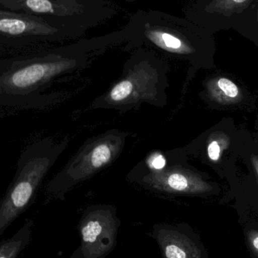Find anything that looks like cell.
Masks as SVG:
<instances>
[{
	"instance_id": "cell-11",
	"label": "cell",
	"mask_w": 258,
	"mask_h": 258,
	"mask_svg": "<svg viewBox=\"0 0 258 258\" xmlns=\"http://www.w3.org/2000/svg\"><path fill=\"white\" fill-rule=\"evenodd\" d=\"M148 235L156 241L162 258H209L201 236L186 223L156 224Z\"/></svg>"
},
{
	"instance_id": "cell-5",
	"label": "cell",
	"mask_w": 258,
	"mask_h": 258,
	"mask_svg": "<svg viewBox=\"0 0 258 258\" xmlns=\"http://www.w3.org/2000/svg\"><path fill=\"white\" fill-rule=\"evenodd\" d=\"M86 33L36 15L0 11V55L43 49L41 45L83 37Z\"/></svg>"
},
{
	"instance_id": "cell-13",
	"label": "cell",
	"mask_w": 258,
	"mask_h": 258,
	"mask_svg": "<svg viewBox=\"0 0 258 258\" xmlns=\"http://www.w3.org/2000/svg\"><path fill=\"white\" fill-rule=\"evenodd\" d=\"M33 220L28 219L11 237L0 242V258H18L31 240Z\"/></svg>"
},
{
	"instance_id": "cell-12",
	"label": "cell",
	"mask_w": 258,
	"mask_h": 258,
	"mask_svg": "<svg viewBox=\"0 0 258 258\" xmlns=\"http://www.w3.org/2000/svg\"><path fill=\"white\" fill-rule=\"evenodd\" d=\"M209 98L221 105H234L243 99L242 89L230 79L215 77L206 83Z\"/></svg>"
},
{
	"instance_id": "cell-7",
	"label": "cell",
	"mask_w": 258,
	"mask_h": 258,
	"mask_svg": "<svg viewBox=\"0 0 258 258\" xmlns=\"http://www.w3.org/2000/svg\"><path fill=\"white\" fill-rule=\"evenodd\" d=\"M125 135L116 130L88 141L64 168L48 182L46 192L49 197L64 200L67 192L77 183L86 180L107 165L120 153Z\"/></svg>"
},
{
	"instance_id": "cell-8",
	"label": "cell",
	"mask_w": 258,
	"mask_h": 258,
	"mask_svg": "<svg viewBox=\"0 0 258 258\" xmlns=\"http://www.w3.org/2000/svg\"><path fill=\"white\" fill-rule=\"evenodd\" d=\"M120 226L121 221L114 206H89L77 226L80 245L69 258H107L117 245Z\"/></svg>"
},
{
	"instance_id": "cell-16",
	"label": "cell",
	"mask_w": 258,
	"mask_h": 258,
	"mask_svg": "<svg viewBox=\"0 0 258 258\" xmlns=\"http://www.w3.org/2000/svg\"><path fill=\"white\" fill-rule=\"evenodd\" d=\"M245 245L253 258H258V227L247 225L243 229Z\"/></svg>"
},
{
	"instance_id": "cell-14",
	"label": "cell",
	"mask_w": 258,
	"mask_h": 258,
	"mask_svg": "<svg viewBox=\"0 0 258 258\" xmlns=\"http://www.w3.org/2000/svg\"><path fill=\"white\" fill-rule=\"evenodd\" d=\"M233 30L258 46V0H253L248 9L238 18Z\"/></svg>"
},
{
	"instance_id": "cell-15",
	"label": "cell",
	"mask_w": 258,
	"mask_h": 258,
	"mask_svg": "<svg viewBox=\"0 0 258 258\" xmlns=\"http://www.w3.org/2000/svg\"><path fill=\"white\" fill-rule=\"evenodd\" d=\"M230 144V137L224 132H213L207 140L206 152L211 162H219L224 150L228 148Z\"/></svg>"
},
{
	"instance_id": "cell-18",
	"label": "cell",
	"mask_w": 258,
	"mask_h": 258,
	"mask_svg": "<svg viewBox=\"0 0 258 258\" xmlns=\"http://www.w3.org/2000/svg\"><path fill=\"white\" fill-rule=\"evenodd\" d=\"M251 162L252 164L253 168H254V173H255L258 179V156L254 154L251 155Z\"/></svg>"
},
{
	"instance_id": "cell-17",
	"label": "cell",
	"mask_w": 258,
	"mask_h": 258,
	"mask_svg": "<svg viewBox=\"0 0 258 258\" xmlns=\"http://www.w3.org/2000/svg\"><path fill=\"white\" fill-rule=\"evenodd\" d=\"M168 159L160 153H154L149 156L147 160V169L150 171H160L165 168Z\"/></svg>"
},
{
	"instance_id": "cell-19",
	"label": "cell",
	"mask_w": 258,
	"mask_h": 258,
	"mask_svg": "<svg viewBox=\"0 0 258 258\" xmlns=\"http://www.w3.org/2000/svg\"><path fill=\"white\" fill-rule=\"evenodd\" d=\"M124 1L128 2V3H132V2H135V0H124Z\"/></svg>"
},
{
	"instance_id": "cell-1",
	"label": "cell",
	"mask_w": 258,
	"mask_h": 258,
	"mask_svg": "<svg viewBox=\"0 0 258 258\" xmlns=\"http://www.w3.org/2000/svg\"><path fill=\"white\" fill-rule=\"evenodd\" d=\"M122 42V31L116 30L63 46L0 59V108L20 111L52 105L60 95L45 92L57 77L86 67L95 56Z\"/></svg>"
},
{
	"instance_id": "cell-6",
	"label": "cell",
	"mask_w": 258,
	"mask_h": 258,
	"mask_svg": "<svg viewBox=\"0 0 258 258\" xmlns=\"http://www.w3.org/2000/svg\"><path fill=\"white\" fill-rule=\"evenodd\" d=\"M0 6L49 18L85 33L119 14L116 5L108 0H0Z\"/></svg>"
},
{
	"instance_id": "cell-10",
	"label": "cell",
	"mask_w": 258,
	"mask_h": 258,
	"mask_svg": "<svg viewBox=\"0 0 258 258\" xmlns=\"http://www.w3.org/2000/svg\"><path fill=\"white\" fill-rule=\"evenodd\" d=\"M253 0H192L183 9L184 18L214 35L233 29Z\"/></svg>"
},
{
	"instance_id": "cell-9",
	"label": "cell",
	"mask_w": 258,
	"mask_h": 258,
	"mask_svg": "<svg viewBox=\"0 0 258 258\" xmlns=\"http://www.w3.org/2000/svg\"><path fill=\"white\" fill-rule=\"evenodd\" d=\"M142 171L135 181L146 189L172 196L207 197L215 192L211 183L180 165H168L160 171Z\"/></svg>"
},
{
	"instance_id": "cell-4",
	"label": "cell",
	"mask_w": 258,
	"mask_h": 258,
	"mask_svg": "<svg viewBox=\"0 0 258 258\" xmlns=\"http://www.w3.org/2000/svg\"><path fill=\"white\" fill-rule=\"evenodd\" d=\"M168 63L152 50L135 49L124 67L122 79L103 97L98 107L122 110L140 103L154 104L165 93Z\"/></svg>"
},
{
	"instance_id": "cell-3",
	"label": "cell",
	"mask_w": 258,
	"mask_h": 258,
	"mask_svg": "<svg viewBox=\"0 0 258 258\" xmlns=\"http://www.w3.org/2000/svg\"><path fill=\"white\" fill-rule=\"evenodd\" d=\"M68 144L67 139L57 142L47 137L23 150L15 176L0 200V236L34 202L44 179Z\"/></svg>"
},
{
	"instance_id": "cell-2",
	"label": "cell",
	"mask_w": 258,
	"mask_h": 258,
	"mask_svg": "<svg viewBox=\"0 0 258 258\" xmlns=\"http://www.w3.org/2000/svg\"><path fill=\"white\" fill-rule=\"evenodd\" d=\"M125 50L144 48L194 66L206 63L215 51L213 35L186 18L158 10H138L121 29Z\"/></svg>"
}]
</instances>
